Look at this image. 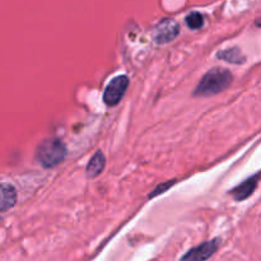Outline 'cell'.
Here are the masks:
<instances>
[{"label": "cell", "mask_w": 261, "mask_h": 261, "mask_svg": "<svg viewBox=\"0 0 261 261\" xmlns=\"http://www.w3.org/2000/svg\"><path fill=\"white\" fill-rule=\"evenodd\" d=\"M232 79L233 76H232L231 71L222 68L212 69L199 82L194 91V96L211 97L217 93H221L222 91L228 88L229 84L232 83Z\"/></svg>", "instance_id": "1"}, {"label": "cell", "mask_w": 261, "mask_h": 261, "mask_svg": "<svg viewBox=\"0 0 261 261\" xmlns=\"http://www.w3.org/2000/svg\"><path fill=\"white\" fill-rule=\"evenodd\" d=\"M66 147L59 139H46L38 145L37 160L45 168H53L66 157Z\"/></svg>", "instance_id": "2"}, {"label": "cell", "mask_w": 261, "mask_h": 261, "mask_svg": "<svg viewBox=\"0 0 261 261\" xmlns=\"http://www.w3.org/2000/svg\"><path fill=\"white\" fill-rule=\"evenodd\" d=\"M129 87V79L126 75L115 76L109 84L103 93V101L107 106H116L124 97Z\"/></svg>", "instance_id": "3"}, {"label": "cell", "mask_w": 261, "mask_h": 261, "mask_svg": "<svg viewBox=\"0 0 261 261\" xmlns=\"http://www.w3.org/2000/svg\"><path fill=\"white\" fill-rule=\"evenodd\" d=\"M180 33V27H178L177 22L171 18H166V19L161 20L153 31V38L160 45H165V43L171 42L175 40Z\"/></svg>", "instance_id": "4"}, {"label": "cell", "mask_w": 261, "mask_h": 261, "mask_svg": "<svg viewBox=\"0 0 261 261\" xmlns=\"http://www.w3.org/2000/svg\"><path fill=\"white\" fill-rule=\"evenodd\" d=\"M219 244H221V241H219L218 239L212 240V241H208V242H204V244H201V245H199V246L191 249L190 251H189L188 254H186L185 256L181 259V261H205V260H208L209 257H211L212 255H213L214 252L218 250Z\"/></svg>", "instance_id": "5"}, {"label": "cell", "mask_w": 261, "mask_h": 261, "mask_svg": "<svg viewBox=\"0 0 261 261\" xmlns=\"http://www.w3.org/2000/svg\"><path fill=\"white\" fill-rule=\"evenodd\" d=\"M17 203V191L10 184H0V212H8Z\"/></svg>", "instance_id": "6"}, {"label": "cell", "mask_w": 261, "mask_h": 261, "mask_svg": "<svg viewBox=\"0 0 261 261\" xmlns=\"http://www.w3.org/2000/svg\"><path fill=\"white\" fill-rule=\"evenodd\" d=\"M105 165H106V158H105L103 153L101 150H98V152L94 153V155L91 158L88 165H87V176L91 178L97 177L103 171Z\"/></svg>", "instance_id": "7"}, {"label": "cell", "mask_w": 261, "mask_h": 261, "mask_svg": "<svg viewBox=\"0 0 261 261\" xmlns=\"http://www.w3.org/2000/svg\"><path fill=\"white\" fill-rule=\"evenodd\" d=\"M257 180H259V177H257V176H255V177L249 178V180L245 181L244 184H241L239 188H236L233 191H232V195H233V198L239 201L245 200V199L249 198V196L254 193L255 188H256Z\"/></svg>", "instance_id": "8"}, {"label": "cell", "mask_w": 261, "mask_h": 261, "mask_svg": "<svg viewBox=\"0 0 261 261\" xmlns=\"http://www.w3.org/2000/svg\"><path fill=\"white\" fill-rule=\"evenodd\" d=\"M219 59L224 61H228V63L232 64H242L245 63V56L241 51L239 50L237 47L233 48H228V50H224L221 51V53L217 54Z\"/></svg>", "instance_id": "9"}, {"label": "cell", "mask_w": 261, "mask_h": 261, "mask_svg": "<svg viewBox=\"0 0 261 261\" xmlns=\"http://www.w3.org/2000/svg\"><path fill=\"white\" fill-rule=\"evenodd\" d=\"M186 24L191 30H199L204 25V15L199 12H193L186 17Z\"/></svg>", "instance_id": "10"}, {"label": "cell", "mask_w": 261, "mask_h": 261, "mask_svg": "<svg viewBox=\"0 0 261 261\" xmlns=\"http://www.w3.org/2000/svg\"><path fill=\"white\" fill-rule=\"evenodd\" d=\"M173 185V182H167V184H162V185H160L158 186L157 189H155L154 190V193H152L149 195V198H154L155 195H158V194H161V193H165L166 190H167L168 188H170V186H172Z\"/></svg>", "instance_id": "11"}]
</instances>
